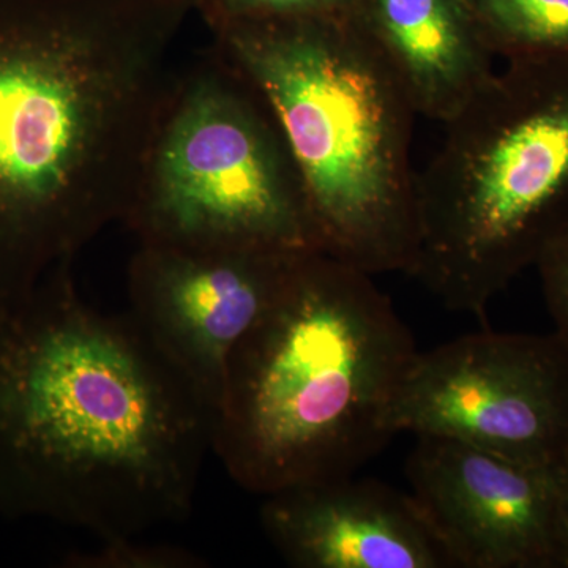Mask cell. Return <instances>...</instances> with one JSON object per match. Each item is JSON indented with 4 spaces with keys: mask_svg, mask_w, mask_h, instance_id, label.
<instances>
[{
    "mask_svg": "<svg viewBox=\"0 0 568 568\" xmlns=\"http://www.w3.org/2000/svg\"><path fill=\"white\" fill-rule=\"evenodd\" d=\"M392 435L444 437L555 470L568 448V346L480 332L420 353L387 418Z\"/></svg>",
    "mask_w": 568,
    "mask_h": 568,
    "instance_id": "52a82bcc",
    "label": "cell"
},
{
    "mask_svg": "<svg viewBox=\"0 0 568 568\" xmlns=\"http://www.w3.org/2000/svg\"><path fill=\"white\" fill-rule=\"evenodd\" d=\"M358 17L239 21L213 44L274 115L304 185L320 252L365 272H413L416 200L398 183L396 125L377 71L358 55Z\"/></svg>",
    "mask_w": 568,
    "mask_h": 568,
    "instance_id": "277c9868",
    "label": "cell"
},
{
    "mask_svg": "<svg viewBox=\"0 0 568 568\" xmlns=\"http://www.w3.org/2000/svg\"><path fill=\"white\" fill-rule=\"evenodd\" d=\"M559 491L560 526H562L564 548H566L568 566V448L555 469Z\"/></svg>",
    "mask_w": 568,
    "mask_h": 568,
    "instance_id": "2e32d148",
    "label": "cell"
},
{
    "mask_svg": "<svg viewBox=\"0 0 568 568\" xmlns=\"http://www.w3.org/2000/svg\"><path fill=\"white\" fill-rule=\"evenodd\" d=\"M417 354L365 272L305 254L231 355L212 452L263 497L351 476L394 437L388 413Z\"/></svg>",
    "mask_w": 568,
    "mask_h": 568,
    "instance_id": "3957f363",
    "label": "cell"
},
{
    "mask_svg": "<svg viewBox=\"0 0 568 568\" xmlns=\"http://www.w3.org/2000/svg\"><path fill=\"white\" fill-rule=\"evenodd\" d=\"M469 130L446 183L416 200L413 272L448 308L484 316L568 222V51L515 54Z\"/></svg>",
    "mask_w": 568,
    "mask_h": 568,
    "instance_id": "5b68a950",
    "label": "cell"
},
{
    "mask_svg": "<svg viewBox=\"0 0 568 568\" xmlns=\"http://www.w3.org/2000/svg\"><path fill=\"white\" fill-rule=\"evenodd\" d=\"M364 0H194L209 28L239 21L306 17H357Z\"/></svg>",
    "mask_w": 568,
    "mask_h": 568,
    "instance_id": "4fadbf2b",
    "label": "cell"
},
{
    "mask_svg": "<svg viewBox=\"0 0 568 568\" xmlns=\"http://www.w3.org/2000/svg\"><path fill=\"white\" fill-rule=\"evenodd\" d=\"M194 0H0V294L122 223Z\"/></svg>",
    "mask_w": 568,
    "mask_h": 568,
    "instance_id": "7a4b0ae2",
    "label": "cell"
},
{
    "mask_svg": "<svg viewBox=\"0 0 568 568\" xmlns=\"http://www.w3.org/2000/svg\"><path fill=\"white\" fill-rule=\"evenodd\" d=\"M409 495L459 568H568L556 473L417 436Z\"/></svg>",
    "mask_w": 568,
    "mask_h": 568,
    "instance_id": "9c48e42d",
    "label": "cell"
},
{
    "mask_svg": "<svg viewBox=\"0 0 568 568\" xmlns=\"http://www.w3.org/2000/svg\"><path fill=\"white\" fill-rule=\"evenodd\" d=\"M261 525L301 568H454L410 495L354 474L264 496Z\"/></svg>",
    "mask_w": 568,
    "mask_h": 568,
    "instance_id": "30bf717a",
    "label": "cell"
},
{
    "mask_svg": "<svg viewBox=\"0 0 568 568\" xmlns=\"http://www.w3.org/2000/svg\"><path fill=\"white\" fill-rule=\"evenodd\" d=\"M305 254L155 245L133 254L129 315L212 420L235 346L274 305Z\"/></svg>",
    "mask_w": 568,
    "mask_h": 568,
    "instance_id": "ba28073f",
    "label": "cell"
},
{
    "mask_svg": "<svg viewBox=\"0 0 568 568\" xmlns=\"http://www.w3.org/2000/svg\"><path fill=\"white\" fill-rule=\"evenodd\" d=\"M555 332L568 346V222L541 246L536 263Z\"/></svg>",
    "mask_w": 568,
    "mask_h": 568,
    "instance_id": "9a60e30c",
    "label": "cell"
},
{
    "mask_svg": "<svg viewBox=\"0 0 568 568\" xmlns=\"http://www.w3.org/2000/svg\"><path fill=\"white\" fill-rule=\"evenodd\" d=\"M122 224L140 245L321 253L274 115L215 44L173 74Z\"/></svg>",
    "mask_w": 568,
    "mask_h": 568,
    "instance_id": "8992f818",
    "label": "cell"
},
{
    "mask_svg": "<svg viewBox=\"0 0 568 568\" xmlns=\"http://www.w3.org/2000/svg\"><path fill=\"white\" fill-rule=\"evenodd\" d=\"M91 551H73L63 559L71 568H201L207 560L175 545L151 544L138 536L99 538Z\"/></svg>",
    "mask_w": 568,
    "mask_h": 568,
    "instance_id": "5bb4252c",
    "label": "cell"
},
{
    "mask_svg": "<svg viewBox=\"0 0 568 568\" xmlns=\"http://www.w3.org/2000/svg\"><path fill=\"white\" fill-rule=\"evenodd\" d=\"M71 265L0 294V517L97 538L183 521L211 410L129 313L82 298Z\"/></svg>",
    "mask_w": 568,
    "mask_h": 568,
    "instance_id": "6da1fadb",
    "label": "cell"
},
{
    "mask_svg": "<svg viewBox=\"0 0 568 568\" xmlns=\"http://www.w3.org/2000/svg\"><path fill=\"white\" fill-rule=\"evenodd\" d=\"M362 17L429 92H446L462 81L474 26L481 22L477 0H364Z\"/></svg>",
    "mask_w": 568,
    "mask_h": 568,
    "instance_id": "8fae6325",
    "label": "cell"
},
{
    "mask_svg": "<svg viewBox=\"0 0 568 568\" xmlns=\"http://www.w3.org/2000/svg\"><path fill=\"white\" fill-rule=\"evenodd\" d=\"M481 22L514 54L568 51V0H477Z\"/></svg>",
    "mask_w": 568,
    "mask_h": 568,
    "instance_id": "7c38bea8",
    "label": "cell"
}]
</instances>
